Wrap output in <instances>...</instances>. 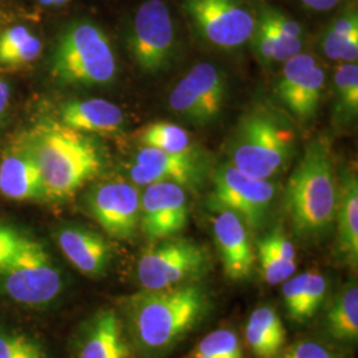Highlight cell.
Here are the masks:
<instances>
[{
  "label": "cell",
  "mask_w": 358,
  "mask_h": 358,
  "mask_svg": "<svg viewBox=\"0 0 358 358\" xmlns=\"http://www.w3.org/2000/svg\"><path fill=\"white\" fill-rule=\"evenodd\" d=\"M10 94H11V92H10L8 84L6 81L0 80V118H1V115H4V112L8 106Z\"/></svg>",
  "instance_id": "37"
},
{
  "label": "cell",
  "mask_w": 358,
  "mask_h": 358,
  "mask_svg": "<svg viewBox=\"0 0 358 358\" xmlns=\"http://www.w3.org/2000/svg\"><path fill=\"white\" fill-rule=\"evenodd\" d=\"M57 244L71 264L88 278H101L110 266L112 247L94 231L78 226L64 227L57 232Z\"/></svg>",
  "instance_id": "18"
},
{
  "label": "cell",
  "mask_w": 358,
  "mask_h": 358,
  "mask_svg": "<svg viewBox=\"0 0 358 358\" xmlns=\"http://www.w3.org/2000/svg\"><path fill=\"white\" fill-rule=\"evenodd\" d=\"M189 222V198L185 187L173 182L145 186L141 195L140 227L152 241L177 236Z\"/></svg>",
  "instance_id": "14"
},
{
  "label": "cell",
  "mask_w": 358,
  "mask_h": 358,
  "mask_svg": "<svg viewBox=\"0 0 358 358\" xmlns=\"http://www.w3.org/2000/svg\"><path fill=\"white\" fill-rule=\"evenodd\" d=\"M336 115L340 121H353L358 115V65L343 63L334 73Z\"/></svg>",
  "instance_id": "29"
},
{
  "label": "cell",
  "mask_w": 358,
  "mask_h": 358,
  "mask_svg": "<svg viewBox=\"0 0 358 358\" xmlns=\"http://www.w3.org/2000/svg\"><path fill=\"white\" fill-rule=\"evenodd\" d=\"M244 337L256 358H278L285 344V328L275 308H256L250 315Z\"/></svg>",
  "instance_id": "23"
},
{
  "label": "cell",
  "mask_w": 358,
  "mask_h": 358,
  "mask_svg": "<svg viewBox=\"0 0 358 358\" xmlns=\"http://www.w3.org/2000/svg\"><path fill=\"white\" fill-rule=\"evenodd\" d=\"M337 252L352 269L358 264V180L348 171L337 185Z\"/></svg>",
  "instance_id": "21"
},
{
  "label": "cell",
  "mask_w": 358,
  "mask_h": 358,
  "mask_svg": "<svg viewBox=\"0 0 358 358\" xmlns=\"http://www.w3.org/2000/svg\"><path fill=\"white\" fill-rule=\"evenodd\" d=\"M43 44L40 38L24 26L8 28L0 35V64H31L38 60Z\"/></svg>",
  "instance_id": "27"
},
{
  "label": "cell",
  "mask_w": 358,
  "mask_h": 358,
  "mask_svg": "<svg viewBox=\"0 0 358 358\" xmlns=\"http://www.w3.org/2000/svg\"><path fill=\"white\" fill-rule=\"evenodd\" d=\"M73 358H137L117 309L101 308L80 325Z\"/></svg>",
  "instance_id": "15"
},
{
  "label": "cell",
  "mask_w": 358,
  "mask_h": 358,
  "mask_svg": "<svg viewBox=\"0 0 358 358\" xmlns=\"http://www.w3.org/2000/svg\"><path fill=\"white\" fill-rule=\"evenodd\" d=\"M182 7L196 35L219 50L250 43L257 16L245 0H183Z\"/></svg>",
  "instance_id": "8"
},
{
  "label": "cell",
  "mask_w": 358,
  "mask_h": 358,
  "mask_svg": "<svg viewBox=\"0 0 358 358\" xmlns=\"http://www.w3.org/2000/svg\"><path fill=\"white\" fill-rule=\"evenodd\" d=\"M257 22L275 29L287 38H304L303 26L276 8L264 7L257 15Z\"/></svg>",
  "instance_id": "33"
},
{
  "label": "cell",
  "mask_w": 358,
  "mask_h": 358,
  "mask_svg": "<svg viewBox=\"0 0 358 358\" xmlns=\"http://www.w3.org/2000/svg\"><path fill=\"white\" fill-rule=\"evenodd\" d=\"M38 1L45 7H62L65 6L69 0H38Z\"/></svg>",
  "instance_id": "38"
},
{
  "label": "cell",
  "mask_w": 358,
  "mask_h": 358,
  "mask_svg": "<svg viewBox=\"0 0 358 358\" xmlns=\"http://www.w3.org/2000/svg\"><path fill=\"white\" fill-rule=\"evenodd\" d=\"M285 210L303 241L324 239L334 226L337 182L331 143L319 137L309 142L285 189Z\"/></svg>",
  "instance_id": "3"
},
{
  "label": "cell",
  "mask_w": 358,
  "mask_h": 358,
  "mask_svg": "<svg viewBox=\"0 0 358 358\" xmlns=\"http://www.w3.org/2000/svg\"><path fill=\"white\" fill-rule=\"evenodd\" d=\"M211 269L203 244L186 238H169L152 244L137 262L136 278L141 289H167L202 282Z\"/></svg>",
  "instance_id": "7"
},
{
  "label": "cell",
  "mask_w": 358,
  "mask_h": 358,
  "mask_svg": "<svg viewBox=\"0 0 358 358\" xmlns=\"http://www.w3.org/2000/svg\"><path fill=\"white\" fill-rule=\"evenodd\" d=\"M282 284V299L288 317L297 324L312 320L324 304L329 282L319 271L294 275Z\"/></svg>",
  "instance_id": "22"
},
{
  "label": "cell",
  "mask_w": 358,
  "mask_h": 358,
  "mask_svg": "<svg viewBox=\"0 0 358 358\" xmlns=\"http://www.w3.org/2000/svg\"><path fill=\"white\" fill-rule=\"evenodd\" d=\"M324 55L343 63H357L358 16L356 11H345L337 16L322 34Z\"/></svg>",
  "instance_id": "25"
},
{
  "label": "cell",
  "mask_w": 358,
  "mask_h": 358,
  "mask_svg": "<svg viewBox=\"0 0 358 358\" xmlns=\"http://www.w3.org/2000/svg\"><path fill=\"white\" fill-rule=\"evenodd\" d=\"M60 269L41 244L26 236L4 263L0 264V291L27 307H47L63 292Z\"/></svg>",
  "instance_id": "6"
},
{
  "label": "cell",
  "mask_w": 358,
  "mask_h": 358,
  "mask_svg": "<svg viewBox=\"0 0 358 358\" xmlns=\"http://www.w3.org/2000/svg\"><path fill=\"white\" fill-rule=\"evenodd\" d=\"M257 256L263 279L269 285H278L294 276L296 266L287 263L282 256L276 254L268 244L259 239L256 242Z\"/></svg>",
  "instance_id": "32"
},
{
  "label": "cell",
  "mask_w": 358,
  "mask_h": 358,
  "mask_svg": "<svg viewBox=\"0 0 358 358\" xmlns=\"http://www.w3.org/2000/svg\"><path fill=\"white\" fill-rule=\"evenodd\" d=\"M202 177L198 154L167 153L146 146L136 154V162L130 167V178L136 186L173 182L182 187H195Z\"/></svg>",
  "instance_id": "16"
},
{
  "label": "cell",
  "mask_w": 358,
  "mask_h": 358,
  "mask_svg": "<svg viewBox=\"0 0 358 358\" xmlns=\"http://www.w3.org/2000/svg\"><path fill=\"white\" fill-rule=\"evenodd\" d=\"M52 76L65 85L110 84L117 62L110 40L90 22H76L59 38L52 56Z\"/></svg>",
  "instance_id": "4"
},
{
  "label": "cell",
  "mask_w": 358,
  "mask_h": 358,
  "mask_svg": "<svg viewBox=\"0 0 358 358\" xmlns=\"http://www.w3.org/2000/svg\"><path fill=\"white\" fill-rule=\"evenodd\" d=\"M278 358H345L340 352L334 350L331 346L325 345L315 340H300L296 341L282 353Z\"/></svg>",
  "instance_id": "34"
},
{
  "label": "cell",
  "mask_w": 358,
  "mask_h": 358,
  "mask_svg": "<svg viewBox=\"0 0 358 358\" xmlns=\"http://www.w3.org/2000/svg\"><path fill=\"white\" fill-rule=\"evenodd\" d=\"M60 122L81 133L112 134L122 130L125 115L120 106L103 99H87L64 103Z\"/></svg>",
  "instance_id": "20"
},
{
  "label": "cell",
  "mask_w": 358,
  "mask_h": 358,
  "mask_svg": "<svg viewBox=\"0 0 358 358\" xmlns=\"http://www.w3.org/2000/svg\"><path fill=\"white\" fill-rule=\"evenodd\" d=\"M213 297L202 282L141 289L118 300V313L137 358H164L208 317Z\"/></svg>",
  "instance_id": "1"
},
{
  "label": "cell",
  "mask_w": 358,
  "mask_h": 358,
  "mask_svg": "<svg viewBox=\"0 0 358 358\" xmlns=\"http://www.w3.org/2000/svg\"><path fill=\"white\" fill-rule=\"evenodd\" d=\"M227 83L220 69L210 63L194 65L169 96L170 109L195 125H207L222 113Z\"/></svg>",
  "instance_id": "11"
},
{
  "label": "cell",
  "mask_w": 358,
  "mask_h": 358,
  "mask_svg": "<svg viewBox=\"0 0 358 358\" xmlns=\"http://www.w3.org/2000/svg\"><path fill=\"white\" fill-rule=\"evenodd\" d=\"M213 232L224 275L234 282L245 280L255 266V251L243 220L229 210H217Z\"/></svg>",
  "instance_id": "17"
},
{
  "label": "cell",
  "mask_w": 358,
  "mask_h": 358,
  "mask_svg": "<svg viewBox=\"0 0 358 358\" xmlns=\"http://www.w3.org/2000/svg\"><path fill=\"white\" fill-rule=\"evenodd\" d=\"M300 1L309 10H313L317 13L331 11L341 3V0H300Z\"/></svg>",
  "instance_id": "36"
},
{
  "label": "cell",
  "mask_w": 358,
  "mask_h": 358,
  "mask_svg": "<svg viewBox=\"0 0 358 358\" xmlns=\"http://www.w3.org/2000/svg\"><path fill=\"white\" fill-rule=\"evenodd\" d=\"M176 43V27L165 1H143L136 11L129 38L136 64L149 75L165 71L174 57Z\"/></svg>",
  "instance_id": "10"
},
{
  "label": "cell",
  "mask_w": 358,
  "mask_h": 358,
  "mask_svg": "<svg viewBox=\"0 0 358 358\" xmlns=\"http://www.w3.org/2000/svg\"><path fill=\"white\" fill-rule=\"evenodd\" d=\"M26 143L38 162L47 201L72 198L103 170V157L97 142L60 121H41Z\"/></svg>",
  "instance_id": "2"
},
{
  "label": "cell",
  "mask_w": 358,
  "mask_h": 358,
  "mask_svg": "<svg viewBox=\"0 0 358 358\" xmlns=\"http://www.w3.org/2000/svg\"><path fill=\"white\" fill-rule=\"evenodd\" d=\"M322 332L336 344H355L358 340V287L348 282L336 294L322 319Z\"/></svg>",
  "instance_id": "24"
},
{
  "label": "cell",
  "mask_w": 358,
  "mask_h": 358,
  "mask_svg": "<svg viewBox=\"0 0 358 358\" xmlns=\"http://www.w3.org/2000/svg\"><path fill=\"white\" fill-rule=\"evenodd\" d=\"M275 186L269 179L247 176L232 166L220 167L214 176L210 195L213 210H229L245 223L248 230H260L275 201Z\"/></svg>",
  "instance_id": "9"
},
{
  "label": "cell",
  "mask_w": 358,
  "mask_h": 358,
  "mask_svg": "<svg viewBox=\"0 0 358 358\" xmlns=\"http://www.w3.org/2000/svg\"><path fill=\"white\" fill-rule=\"evenodd\" d=\"M0 358H50V355L34 336L0 327Z\"/></svg>",
  "instance_id": "31"
},
{
  "label": "cell",
  "mask_w": 358,
  "mask_h": 358,
  "mask_svg": "<svg viewBox=\"0 0 358 358\" xmlns=\"http://www.w3.org/2000/svg\"><path fill=\"white\" fill-rule=\"evenodd\" d=\"M282 64L276 85L279 100L297 120H312L319 110L325 90L324 68L313 55L304 52Z\"/></svg>",
  "instance_id": "13"
},
{
  "label": "cell",
  "mask_w": 358,
  "mask_h": 358,
  "mask_svg": "<svg viewBox=\"0 0 358 358\" xmlns=\"http://www.w3.org/2000/svg\"><path fill=\"white\" fill-rule=\"evenodd\" d=\"M251 44L260 60L267 64L285 63L297 53L303 52V38H287L275 29L256 20V29Z\"/></svg>",
  "instance_id": "26"
},
{
  "label": "cell",
  "mask_w": 358,
  "mask_h": 358,
  "mask_svg": "<svg viewBox=\"0 0 358 358\" xmlns=\"http://www.w3.org/2000/svg\"><path fill=\"white\" fill-rule=\"evenodd\" d=\"M294 131L278 115L256 109L244 115L231 148V165L247 176L271 179L294 153Z\"/></svg>",
  "instance_id": "5"
},
{
  "label": "cell",
  "mask_w": 358,
  "mask_h": 358,
  "mask_svg": "<svg viewBox=\"0 0 358 358\" xmlns=\"http://www.w3.org/2000/svg\"><path fill=\"white\" fill-rule=\"evenodd\" d=\"M0 192L13 201L45 199L38 162L26 142L3 157L0 162Z\"/></svg>",
  "instance_id": "19"
},
{
  "label": "cell",
  "mask_w": 358,
  "mask_h": 358,
  "mask_svg": "<svg viewBox=\"0 0 358 358\" xmlns=\"http://www.w3.org/2000/svg\"><path fill=\"white\" fill-rule=\"evenodd\" d=\"M180 358H245L239 336L229 328L217 329Z\"/></svg>",
  "instance_id": "30"
},
{
  "label": "cell",
  "mask_w": 358,
  "mask_h": 358,
  "mask_svg": "<svg viewBox=\"0 0 358 358\" xmlns=\"http://www.w3.org/2000/svg\"><path fill=\"white\" fill-rule=\"evenodd\" d=\"M19 236L20 235L11 229L0 227V264L13 255L19 242Z\"/></svg>",
  "instance_id": "35"
},
{
  "label": "cell",
  "mask_w": 358,
  "mask_h": 358,
  "mask_svg": "<svg viewBox=\"0 0 358 358\" xmlns=\"http://www.w3.org/2000/svg\"><path fill=\"white\" fill-rule=\"evenodd\" d=\"M90 215L115 239L129 241L140 227L141 194L124 180L97 185L87 196Z\"/></svg>",
  "instance_id": "12"
},
{
  "label": "cell",
  "mask_w": 358,
  "mask_h": 358,
  "mask_svg": "<svg viewBox=\"0 0 358 358\" xmlns=\"http://www.w3.org/2000/svg\"><path fill=\"white\" fill-rule=\"evenodd\" d=\"M140 142L146 148L159 149L167 153L196 154L189 131L166 121L146 125L140 131Z\"/></svg>",
  "instance_id": "28"
}]
</instances>
